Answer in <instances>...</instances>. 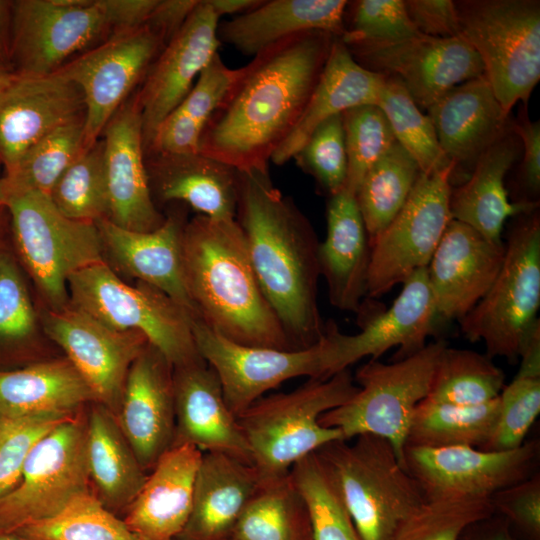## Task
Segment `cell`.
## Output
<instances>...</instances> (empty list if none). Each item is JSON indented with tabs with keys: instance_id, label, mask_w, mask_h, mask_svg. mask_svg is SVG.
<instances>
[{
	"instance_id": "cell-1",
	"label": "cell",
	"mask_w": 540,
	"mask_h": 540,
	"mask_svg": "<svg viewBox=\"0 0 540 540\" xmlns=\"http://www.w3.org/2000/svg\"><path fill=\"white\" fill-rule=\"evenodd\" d=\"M336 35L309 31L263 50L239 73L205 126L199 152L238 171L269 170L319 81Z\"/></svg>"
},
{
	"instance_id": "cell-2",
	"label": "cell",
	"mask_w": 540,
	"mask_h": 540,
	"mask_svg": "<svg viewBox=\"0 0 540 540\" xmlns=\"http://www.w3.org/2000/svg\"><path fill=\"white\" fill-rule=\"evenodd\" d=\"M236 221L264 296L294 349L325 335L318 305L319 241L294 201L272 183L269 170L238 171Z\"/></svg>"
},
{
	"instance_id": "cell-3",
	"label": "cell",
	"mask_w": 540,
	"mask_h": 540,
	"mask_svg": "<svg viewBox=\"0 0 540 540\" xmlns=\"http://www.w3.org/2000/svg\"><path fill=\"white\" fill-rule=\"evenodd\" d=\"M181 246L196 318L236 344L294 349L262 292L236 219L197 214L186 222Z\"/></svg>"
},
{
	"instance_id": "cell-4",
	"label": "cell",
	"mask_w": 540,
	"mask_h": 540,
	"mask_svg": "<svg viewBox=\"0 0 540 540\" xmlns=\"http://www.w3.org/2000/svg\"><path fill=\"white\" fill-rule=\"evenodd\" d=\"M357 391L354 377L345 369L328 378H310L290 392L262 396L242 412L238 423L261 482L288 475L300 459L344 440L339 429L321 425L319 418Z\"/></svg>"
},
{
	"instance_id": "cell-5",
	"label": "cell",
	"mask_w": 540,
	"mask_h": 540,
	"mask_svg": "<svg viewBox=\"0 0 540 540\" xmlns=\"http://www.w3.org/2000/svg\"><path fill=\"white\" fill-rule=\"evenodd\" d=\"M337 483L361 540H391L425 496L384 438L363 434L316 452Z\"/></svg>"
},
{
	"instance_id": "cell-6",
	"label": "cell",
	"mask_w": 540,
	"mask_h": 540,
	"mask_svg": "<svg viewBox=\"0 0 540 540\" xmlns=\"http://www.w3.org/2000/svg\"><path fill=\"white\" fill-rule=\"evenodd\" d=\"M511 219L504 240V260L494 282L459 322L466 339L484 343L488 357H504L514 363L539 321V208Z\"/></svg>"
},
{
	"instance_id": "cell-7",
	"label": "cell",
	"mask_w": 540,
	"mask_h": 540,
	"mask_svg": "<svg viewBox=\"0 0 540 540\" xmlns=\"http://www.w3.org/2000/svg\"><path fill=\"white\" fill-rule=\"evenodd\" d=\"M69 305L118 331L143 334L173 368L204 361L192 331V316L162 291L121 280L105 262L73 273L67 283Z\"/></svg>"
},
{
	"instance_id": "cell-8",
	"label": "cell",
	"mask_w": 540,
	"mask_h": 540,
	"mask_svg": "<svg viewBox=\"0 0 540 540\" xmlns=\"http://www.w3.org/2000/svg\"><path fill=\"white\" fill-rule=\"evenodd\" d=\"M447 346L444 340L430 342L392 363L370 359L356 371L358 391L343 405L322 414L319 423L339 429L344 440L363 434L386 439L405 468L404 450L413 414L428 396Z\"/></svg>"
},
{
	"instance_id": "cell-9",
	"label": "cell",
	"mask_w": 540,
	"mask_h": 540,
	"mask_svg": "<svg viewBox=\"0 0 540 540\" xmlns=\"http://www.w3.org/2000/svg\"><path fill=\"white\" fill-rule=\"evenodd\" d=\"M460 37L476 51L505 113L527 106L540 79L538 0L454 1Z\"/></svg>"
},
{
	"instance_id": "cell-10",
	"label": "cell",
	"mask_w": 540,
	"mask_h": 540,
	"mask_svg": "<svg viewBox=\"0 0 540 540\" xmlns=\"http://www.w3.org/2000/svg\"><path fill=\"white\" fill-rule=\"evenodd\" d=\"M11 217L19 257L50 310L69 304V277L104 261L95 222L64 216L48 195L24 192L0 197Z\"/></svg>"
},
{
	"instance_id": "cell-11",
	"label": "cell",
	"mask_w": 540,
	"mask_h": 540,
	"mask_svg": "<svg viewBox=\"0 0 540 540\" xmlns=\"http://www.w3.org/2000/svg\"><path fill=\"white\" fill-rule=\"evenodd\" d=\"M124 30L122 0L13 1L11 68L20 76L54 73L76 53Z\"/></svg>"
},
{
	"instance_id": "cell-12",
	"label": "cell",
	"mask_w": 540,
	"mask_h": 540,
	"mask_svg": "<svg viewBox=\"0 0 540 540\" xmlns=\"http://www.w3.org/2000/svg\"><path fill=\"white\" fill-rule=\"evenodd\" d=\"M90 492L87 406L58 424L29 455L18 484L0 499V533L47 520Z\"/></svg>"
},
{
	"instance_id": "cell-13",
	"label": "cell",
	"mask_w": 540,
	"mask_h": 540,
	"mask_svg": "<svg viewBox=\"0 0 540 540\" xmlns=\"http://www.w3.org/2000/svg\"><path fill=\"white\" fill-rule=\"evenodd\" d=\"M453 164L421 173L406 203L371 245L366 298H378L427 268L451 220Z\"/></svg>"
},
{
	"instance_id": "cell-14",
	"label": "cell",
	"mask_w": 540,
	"mask_h": 540,
	"mask_svg": "<svg viewBox=\"0 0 540 540\" xmlns=\"http://www.w3.org/2000/svg\"><path fill=\"white\" fill-rule=\"evenodd\" d=\"M164 46V40L145 24L113 34L57 70L82 92L85 150L99 140Z\"/></svg>"
},
{
	"instance_id": "cell-15",
	"label": "cell",
	"mask_w": 540,
	"mask_h": 540,
	"mask_svg": "<svg viewBox=\"0 0 540 540\" xmlns=\"http://www.w3.org/2000/svg\"><path fill=\"white\" fill-rule=\"evenodd\" d=\"M197 349L220 381L225 401L238 417L267 391L301 376L328 378V345L324 335L304 349H275L236 344L192 318Z\"/></svg>"
},
{
	"instance_id": "cell-16",
	"label": "cell",
	"mask_w": 540,
	"mask_h": 540,
	"mask_svg": "<svg viewBox=\"0 0 540 540\" xmlns=\"http://www.w3.org/2000/svg\"><path fill=\"white\" fill-rule=\"evenodd\" d=\"M538 454L537 440L504 451L406 445L404 464L426 500L491 499L500 490L533 475Z\"/></svg>"
},
{
	"instance_id": "cell-17",
	"label": "cell",
	"mask_w": 540,
	"mask_h": 540,
	"mask_svg": "<svg viewBox=\"0 0 540 540\" xmlns=\"http://www.w3.org/2000/svg\"><path fill=\"white\" fill-rule=\"evenodd\" d=\"M345 45L362 67L397 79L421 110L456 85L484 74L480 57L462 37L417 34L392 42Z\"/></svg>"
},
{
	"instance_id": "cell-18",
	"label": "cell",
	"mask_w": 540,
	"mask_h": 540,
	"mask_svg": "<svg viewBox=\"0 0 540 540\" xmlns=\"http://www.w3.org/2000/svg\"><path fill=\"white\" fill-rule=\"evenodd\" d=\"M361 331L354 335L340 332L333 321L326 323L329 376L348 369L365 357L378 359L397 347L394 361L421 350L437 329L433 294L427 268L411 274L403 283L400 294L384 311L372 315L360 309Z\"/></svg>"
},
{
	"instance_id": "cell-19",
	"label": "cell",
	"mask_w": 540,
	"mask_h": 540,
	"mask_svg": "<svg viewBox=\"0 0 540 540\" xmlns=\"http://www.w3.org/2000/svg\"><path fill=\"white\" fill-rule=\"evenodd\" d=\"M41 320L47 336L65 352L96 402L115 416L128 371L148 344L146 337L109 328L69 304L60 310H46Z\"/></svg>"
},
{
	"instance_id": "cell-20",
	"label": "cell",
	"mask_w": 540,
	"mask_h": 540,
	"mask_svg": "<svg viewBox=\"0 0 540 540\" xmlns=\"http://www.w3.org/2000/svg\"><path fill=\"white\" fill-rule=\"evenodd\" d=\"M219 20L208 0H199L145 74L135 95L141 113L145 153L161 123L182 102L194 80L218 53L221 45L217 35Z\"/></svg>"
},
{
	"instance_id": "cell-21",
	"label": "cell",
	"mask_w": 540,
	"mask_h": 540,
	"mask_svg": "<svg viewBox=\"0 0 540 540\" xmlns=\"http://www.w3.org/2000/svg\"><path fill=\"white\" fill-rule=\"evenodd\" d=\"M504 240H488L451 219L427 266L436 323L460 321L484 297L504 260Z\"/></svg>"
},
{
	"instance_id": "cell-22",
	"label": "cell",
	"mask_w": 540,
	"mask_h": 540,
	"mask_svg": "<svg viewBox=\"0 0 540 540\" xmlns=\"http://www.w3.org/2000/svg\"><path fill=\"white\" fill-rule=\"evenodd\" d=\"M426 111L441 150L454 166L451 185L456 178L457 185L463 183L480 156L513 126L484 74L456 85Z\"/></svg>"
},
{
	"instance_id": "cell-23",
	"label": "cell",
	"mask_w": 540,
	"mask_h": 540,
	"mask_svg": "<svg viewBox=\"0 0 540 540\" xmlns=\"http://www.w3.org/2000/svg\"><path fill=\"white\" fill-rule=\"evenodd\" d=\"M115 417L149 473L175 437L173 366L149 343L128 371Z\"/></svg>"
},
{
	"instance_id": "cell-24",
	"label": "cell",
	"mask_w": 540,
	"mask_h": 540,
	"mask_svg": "<svg viewBox=\"0 0 540 540\" xmlns=\"http://www.w3.org/2000/svg\"><path fill=\"white\" fill-rule=\"evenodd\" d=\"M82 92L56 71L16 77L0 94V163L7 171L56 128L84 117Z\"/></svg>"
},
{
	"instance_id": "cell-25",
	"label": "cell",
	"mask_w": 540,
	"mask_h": 540,
	"mask_svg": "<svg viewBox=\"0 0 540 540\" xmlns=\"http://www.w3.org/2000/svg\"><path fill=\"white\" fill-rule=\"evenodd\" d=\"M103 134L106 219L131 231L157 229L165 217L158 211L149 187L141 113L135 96L117 110Z\"/></svg>"
},
{
	"instance_id": "cell-26",
	"label": "cell",
	"mask_w": 540,
	"mask_h": 540,
	"mask_svg": "<svg viewBox=\"0 0 540 540\" xmlns=\"http://www.w3.org/2000/svg\"><path fill=\"white\" fill-rule=\"evenodd\" d=\"M173 386V446L189 444L252 464L238 419L225 401L218 376L205 361L173 368Z\"/></svg>"
},
{
	"instance_id": "cell-27",
	"label": "cell",
	"mask_w": 540,
	"mask_h": 540,
	"mask_svg": "<svg viewBox=\"0 0 540 540\" xmlns=\"http://www.w3.org/2000/svg\"><path fill=\"white\" fill-rule=\"evenodd\" d=\"M95 223L103 258L107 256L119 272L157 288L197 317L184 276L181 240L186 222L181 217L171 214L149 232L127 230L107 219Z\"/></svg>"
},
{
	"instance_id": "cell-28",
	"label": "cell",
	"mask_w": 540,
	"mask_h": 540,
	"mask_svg": "<svg viewBox=\"0 0 540 540\" xmlns=\"http://www.w3.org/2000/svg\"><path fill=\"white\" fill-rule=\"evenodd\" d=\"M202 453L176 445L157 461L122 518L134 533L144 540H176L191 512Z\"/></svg>"
},
{
	"instance_id": "cell-29",
	"label": "cell",
	"mask_w": 540,
	"mask_h": 540,
	"mask_svg": "<svg viewBox=\"0 0 540 540\" xmlns=\"http://www.w3.org/2000/svg\"><path fill=\"white\" fill-rule=\"evenodd\" d=\"M153 201L183 202L198 214L221 220L236 217L238 170L204 155H145Z\"/></svg>"
},
{
	"instance_id": "cell-30",
	"label": "cell",
	"mask_w": 540,
	"mask_h": 540,
	"mask_svg": "<svg viewBox=\"0 0 540 540\" xmlns=\"http://www.w3.org/2000/svg\"><path fill=\"white\" fill-rule=\"evenodd\" d=\"M326 221L318 247L320 276L331 305L357 313L366 298L371 247L355 195L344 188L329 196Z\"/></svg>"
},
{
	"instance_id": "cell-31",
	"label": "cell",
	"mask_w": 540,
	"mask_h": 540,
	"mask_svg": "<svg viewBox=\"0 0 540 540\" xmlns=\"http://www.w3.org/2000/svg\"><path fill=\"white\" fill-rule=\"evenodd\" d=\"M261 485L251 464L203 452L188 521L176 540H231L243 510Z\"/></svg>"
},
{
	"instance_id": "cell-32",
	"label": "cell",
	"mask_w": 540,
	"mask_h": 540,
	"mask_svg": "<svg viewBox=\"0 0 540 540\" xmlns=\"http://www.w3.org/2000/svg\"><path fill=\"white\" fill-rule=\"evenodd\" d=\"M521 154V142L512 130L490 146L478 159L469 177L455 188L449 200L451 219L475 229L491 241H502L505 223L539 203L509 200L505 178Z\"/></svg>"
},
{
	"instance_id": "cell-33",
	"label": "cell",
	"mask_w": 540,
	"mask_h": 540,
	"mask_svg": "<svg viewBox=\"0 0 540 540\" xmlns=\"http://www.w3.org/2000/svg\"><path fill=\"white\" fill-rule=\"evenodd\" d=\"M345 0H270L219 23V41L247 56H256L291 36L325 31L341 37Z\"/></svg>"
},
{
	"instance_id": "cell-34",
	"label": "cell",
	"mask_w": 540,
	"mask_h": 540,
	"mask_svg": "<svg viewBox=\"0 0 540 540\" xmlns=\"http://www.w3.org/2000/svg\"><path fill=\"white\" fill-rule=\"evenodd\" d=\"M384 76L362 67L335 37L319 81L296 127L271 157L276 165L293 159L325 120L360 106L377 105Z\"/></svg>"
},
{
	"instance_id": "cell-35",
	"label": "cell",
	"mask_w": 540,
	"mask_h": 540,
	"mask_svg": "<svg viewBox=\"0 0 540 540\" xmlns=\"http://www.w3.org/2000/svg\"><path fill=\"white\" fill-rule=\"evenodd\" d=\"M87 459L90 492L110 512L123 518L148 473L105 406H87Z\"/></svg>"
},
{
	"instance_id": "cell-36",
	"label": "cell",
	"mask_w": 540,
	"mask_h": 540,
	"mask_svg": "<svg viewBox=\"0 0 540 540\" xmlns=\"http://www.w3.org/2000/svg\"><path fill=\"white\" fill-rule=\"evenodd\" d=\"M92 402L93 392L67 358L0 371V417L68 416Z\"/></svg>"
},
{
	"instance_id": "cell-37",
	"label": "cell",
	"mask_w": 540,
	"mask_h": 540,
	"mask_svg": "<svg viewBox=\"0 0 540 540\" xmlns=\"http://www.w3.org/2000/svg\"><path fill=\"white\" fill-rule=\"evenodd\" d=\"M238 73L239 68H229L216 53L182 102L161 123L146 153L199 152L202 132Z\"/></svg>"
},
{
	"instance_id": "cell-38",
	"label": "cell",
	"mask_w": 540,
	"mask_h": 540,
	"mask_svg": "<svg viewBox=\"0 0 540 540\" xmlns=\"http://www.w3.org/2000/svg\"><path fill=\"white\" fill-rule=\"evenodd\" d=\"M498 415L499 396L478 405H454L424 399L413 414L406 445L482 449L492 437Z\"/></svg>"
},
{
	"instance_id": "cell-39",
	"label": "cell",
	"mask_w": 540,
	"mask_h": 540,
	"mask_svg": "<svg viewBox=\"0 0 540 540\" xmlns=\"http://www.w3.org/2000/svg\"><path fill=\"white\" fill-rule=\"evenodd\" d=\"M231 540H314L305 502L290 474L261 482Z\"/></svg>"
},
{
	"instance_id": "cell-40",
	"label": "cell",
	"mask_w": 540,
	"mask_h": 540,
	"mask_svg": "<svg viewBox=\"0 0 540 540\" xmlns=\"http://www.w3.org/2000/svg\"><path fill=\"white\" fill-rule=\"evenodd\" d=\"M421 173L417 162L395 142L365 174L355 199L370 247L402 209Z\"/></svg>"
},
{
	"instance_id": "cell-41",
	"label": "cell",
	"mask_w": 540,
	"mask_h": 540,
	"mask_svg": "<svg viewBox=\"0 0 540 540\" xmlns=\"http://www.w3.org/2000/svg\"><path fill=\"white\" fill-rule=\"evenodd\" d=\"M84 151V117H81L47 134L5 171L0 177V197L24 192L48 195Z\"/></svg>"
},
{
	"instance_id": "cell-42",
	"label": "cell",
	"mask_w": 540,
	"mask_h": 540,
	"mask_svg": "<svg viewBox=\"0 0 540 540\" xmlns=\"http://www.w3.org/2000/svg\"><path fill=\"white\" fill-rule=\"evenodd\" d=\"M520 368L499 395L496 427L483 450L504 451L520 447L540 413V331L525 342Z\"/></svg>"
},
{
	"instance_id": "cell-43",
	"label": "cell",
	"mask_w": 540,
	"mask_h": 540,
	"mask_svg": "<svg viewBox=\"0 0 540 540\" xmlns=\"http://www.w3.org/2000/svg\"><path fill=\"white\" fill-rule=\"evenodd\" d=\"M504 386V372L486 354L447 346L425 399L454 405H478L496 399Z\"/></svg>"
},
{
	"instance_id": "cell-44",
	"label": "cell",
	"mask_w": 540,
	"mask_h": 540,
	"mask_svg": "<svg viewBox=\"0 0 540 540\" xmlns=\"http://www.w3.org/2000/svg\"><path fill=\"white\" fill-rule=\"evenodd\" d=\"M289 474L305 502L314 540H361L337 483L315 452Z\"/></svg>"
},
{
	"instance_id": "cell-45",
	"label": "cell",
	"mask_w": 540,
	"mask_h": 540,
	"mask_svg": "<svg viewBox=\"0 0 540 540\" xmlns=\"http://www.w3.org/2000/svg\"><path fill=\"white\" fill-rule=\"evenodd\" d=\"M377 106L386 116L396 142L417 162L422 173L452 165L441 150L430 118L397 79L384 76Z\"/></svg>"
},
{
	"instance_id": "cell-46",
	"label": "cell",
	"mask_w": 540,
	"mask_h": 540,
	"mask_svg": "<svg viewBox=\"0 0 540 540\" xmlns=\"http://www.w3.org/2000/svg\"><path fill=\"white\" fill-rule=\"evenodd\" d=\"M15 534L27 540H144L91 492L76 497L55 516Z\"/></svg>"
},
{
	"instance_id": "cell-47",
	"label": "cell",
	"mask_w": 540,
	"mask_h": 540,
	"mask_svg": "<svg viewBox=\"0 0 540 540\" xmlns=\"http://www.w3.org/2000/svg\"><path fill=\"white\" fill-rule=\"evenodd\" d=\"M48 196L58 211L70 219L97 222L107 218L102 139L65 170Z\"/></svg>"
},
{
	"instance_id": "cell-48",
	"label": "cell",
	"mask_w": 540,
	"mask_h": 540,
	"mask_svg": "<svg viewBox=\"0 0 540 540\" xmlns=\"http://www.w3.org/2000/svg\"><path fill=\"white\" fill-rule=\"evenodd\" d=\"M493 513L491 499L425 500L400 523L391 540H459L464 530Z\"/></svg>"
},
{
	"instance_id": "cell-49",
	"label": "cell",
	"mask_w": 540,
	"mask_h": 540,
	"mask_svg": "<svg viewBox=\"0 0 540 540\" xmlns=\"http://www.w3.org/2000/svg\"><path fill=\"white\" fill-rule=\"evenodd\" d=\"M342 123L347 154L345 188L355 195L365 174L396 140L377 105H360L344 111Z\"/></svg>"
},
{
	"instance_id": "cell-50",
	"label": "cell",
	"mask_w": 540,
	"mask_h": 540,
	"mask_svg": "<svg viewBox=\"0 0 540 540\" xmlns=\"http://www.w3.org/2000/svg\"><path fill=\"white\" fill-rule=\"evenodd\" d=\"M417 34L404 0H357L347 3L340 39L345 44L392 42Z\"/></svg>"
},
{
	"instance_id": "cell-51",
	"label": "cell",
	"mask_w": 540,
	"mask_h": 540,
	"mask_svg": "<svg viewBox=\"0 0 540 540\" xmlns=\"http://www.w3.org/2000/svg\"><path fill=\"white\" fill-rule=\"evenodd\" d=\"M293 159L316 180L328 197L344 189L347 154L342 114L319 124Z\"/></svg>"
},
{
	"instance_id": "cell-52",
	"label": "cell",
	"mask_w": 540,
	"mask_h": 540,
	"mask_svg": "<svg viewBox=\"0 0 540 540\" xmlns=\"http://www.w3.org/2000/svg\"><path fill=\"white\" fill-rule=\"evenodd\" d=\"M73 415L0 417V499L18 484L29 455L41 439Z\"/></svg>"
},
{
	"instance_id": "cell-53",
	"label": "cell",
	"mask_w": 540,
	"mask_h": 540,
	"mask_svg": "<svg viewBox=\"0 0 540 540\" xmlns=\"http://www.w3.org/2000/svg\"><path fill=\"white\" fill-rule=\"evenodd\" d=\"M38 317L13 257L0 251V341L20 342L37 331Z\"/></svg>"
},
{
	"instance_id": "cell-54",
	"label": "cell",
	"mask_w": 540,
	"mask_h": 540,
	"mask_svg": "<svg viewBox=\"0 0 540 540\" xmlns=\"http://www.w3.org/2000/svg\"><path fill=\"white\" fill-rule=\"evenodd\" d=\"M497 510L533 540L540 538V477H530L506 487L491 497Z\"/></svg>"
},
{
	"instance_id": "cell-55",
	"label": "cell",
	"mask_w": 540,
	"mask_h": 540,
	"mask_svg": "<svg viewBox=\"0 0 540 540\" xmlns=\"http://www.w3.org/2000/svg\"><path fill=\"white\" fill-rule=\"evenodd\" d=\"M522 107L513 119V131L521 142V165L517 176L516 203H539L540 194V124L532 121Z\"/></svg>"
},
{
	"instance_id": "cell-56",
	"label": "cell",
	"mask_w": 540,
	"mask_h": 540,
	"mask_svg": "<svg viewBox=\"0 0 540 540\" xmlns=\"http://www.w3.org/2000/svg\"><path fill=\"white\" fill-rule=\"evenodd\" d=\"M407 14L425 36L435 38L460 37L455 2L452 0H404Z\"/></svg>"
},
{
	"instance_id": "cell-57",
	"label": "cell",
	"mask_w": 540,
	"mask_h": 540,
	"mask_svg": "<svg viewBox=\"0 0 540 540\" xmlns=\"http://www.w3.org/2000/svg\"><path fill=\"white\" fill-rule=\"evenodd\" d=\"M199 0H158L146 25L166 43L181 29Z\"/></svg>"
},
{
	"instance_id": "cell-58",
	"label": "cell",
	"mask_w": 540,
	"mask_h": 540,
	"mask_svg": "<svg viewBox=\"0 0 540 540\" xmlns=\"http://www.w3.org/2000/svg\"><path fill=\"white\" fill-rule=\"evenodd\" d=\"M12 17L13 1L0 0V65L10 68Z\"/></svg>"
},
{
	"instance_id": "cell-59",
	"label": "cell",
	"mask_w": 540,
	"mask_h": 540,
	"mask_svg": "<svg viewBox=\"0 0 540 540\" xmlns=\"http://www.w3.org/2000/svg\"><path fill=\"white\" fill-rule=\"evenodd\" d=\"M214 12L219 16L230 14H243L256 6L261 0H208Z\"/></svg>"
},
{
	"instance_id": "cell-60",
	"label": "cell",
	"mask_w": 540,
	"mask_h": 540,
	"mask_svg": "<svg viewBox=\"0 0 540 540\" xmlns=\"http://www.w3.org/2000/svg\"><path fill=\"white\" fill-rule=\"evenodd\" d=\"M478 540H517L509 532L508 525L500 523L490 526Z\"/></svg>"
},
{
	"instance_id": "cell-61",
	"label": "cell",
	"mask_w": 540,
	"mask_h": 540,
	"mask_svg": "<svg viewBox=\"0 0 540 540\" xmlns=\"http://www.w3.org/2000/svg\"><path fill=\"white\" fill-rule=\"evenodd\" d=\"M15 77L16 74L10 67L0 65V94L8 87Z\"/></svg>"
},
{
	"instance_id": "cell-62",
	"label": "cell",
	"mask_w": 540,
	"mask_h": 540,
	"mask_svg": "<svg viewBox=\"0 0 540 540\" xmlns=\"http://www.w3.org/2000/svg\"><path fill=\"white\" fill-rule=\"evenodd\" d=\"M0 540H27L15 533H0Z\"/></svg>"
},
{
	"instance_id": "cell-63",
	"label": "cell",
	"mask_w": 540,
	"mask_h": 540,
	"mask_svg": "<svg viewBox=\"0 0 540 540\" xmlns=\"http://www.w3.org/2000/svg\"><path fill=\"white\" fill-rule=\"evenodd\" d=\"M4 207L1 205L0 203V214H1V210L3 209Z\"/></svg>"
}]
</instances>
